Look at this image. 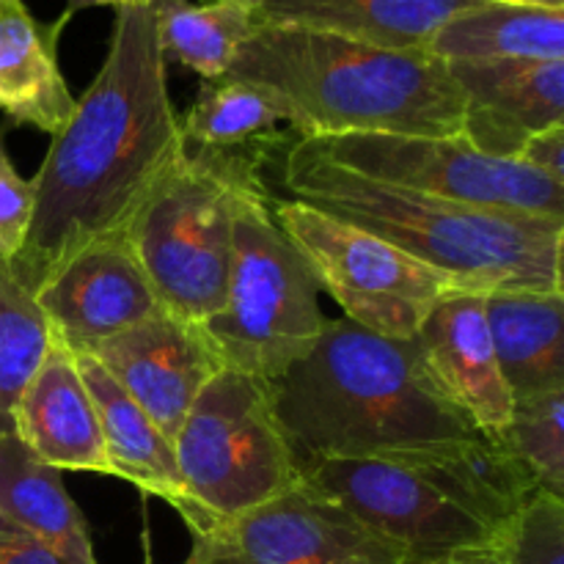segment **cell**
I'll return each instance as SVG.
<instances>
[{
    "label": "cell",
    "instance_id": "cell-19",
    "mask_svg": "<svg viewBox=\"0 0 564 564\" xmlns=\"http://www.w3.org/2000/svg\"><path fill=\"white\" fill-rule=\"evenodd\" d=\"M257 25L334 33L389 50H427L446 20L482 0H246Z\"/></svg>",
    "mask_w": 564,
    "mask_h": 564
},
{
    "label": "cell",
    "instance_id": "cell-31",
    "mask_svg": "<svg viewBox=\"0 0 564 564\" xmlns=\"http://www.w3.org/2000/svg\"><path fill=\"white\" fill-rule=\"evenodd\" d=\"M0 564H72L31 534L0 521Z\"/></svg>",
    "mask_w": 564,
    "mask_h": 564
},
{
    "label": "cell",
    "instance_id": "cell-29",
    "mask_svg": "<svg viewBox=\"0 0 564 564\" xmlns=\"http://www.w3.org/2000/svg\"><path fill=\"white\" fill-rule=\"evenodd\" d=\"M33 218V182L22 180L6 152V135L0 130V259L11 262L25 246Z\"/></svg>",
    "mask_w": 564,
    "mask_h": 564
},
{
    "label": "cell",
    "instance_id": "cell-30",
    "mask_svg": "<svg viewBox=\"0 0 564 564\" xmlns=\"http://www.w3.org/2000/svg\"><path fill=\"white\" fill-rule=\"evenodd\" d=\"M518 163L564 185V124H554L529 138L516 154Z\"/></svg>",
    "mask_w": 564,
    "mask_h": 564
},
{
    "label": "cell",
    "instance_id": "cell-24",
    "mask_svg": "<svg viewBox=\"0 0 564 564\" xmlns=\"http://www.w3.org/2000/svg\"><path fill=\"white\" fill-rule=\"evenodd\" d=\"M154 14L165 61H180L204 80H220L257 28L246 0H154Z\"/></svg>",
    "mask_w": 564,
    "mask_h": 564
},
{
    "label": "cell",
    "instance_id": "cell-18",
    "mask_svg": "<svg viewBox=\"0 0 564 564\" xmlns=\"http://www.w3.org/2000/svg\"><path fill=\"white\" fill-rule=\"evenodd\" d=\"M66 22L64 14L39 22L25 0H0V110L50 138L69 124L77 105L58 66Z\"/></svg>",
    "mask_w": 564,
    "mask_h": 564
},
{
    "label": "cell",
    "instance_id": "cell-33",
    "mask_svg": "<svg viewBox=\"0 0 564 564\" xmlns=\"http://www.w3.org/2000/svg\"><path fill=\"white\" fill-rule=\"evenodd\" d=\"M138 3H147V0H66V11L64 17L69 20L72 14L83 9H94V6H110V9H124V6H138Z\"/></svg>",
    "mask_w": 564,
    "mask_h": 564
},
{
    "label": "cell",
    "instance_id": "cell-14",
    "mask_svg": "<svg viewBox=\"0 0 564 564\" xmlns=\"http://www.w3.org/2000/svg\"><path fill=\"white\" fill-rule=\"evenodd\" d=\"M446 66L463 91V138L490 158L516 160L534 132L564 124V61Z\"/></svg>",
    "mask_w": 564,
    "mask_h": 564
},
{
    "label": "cell",
    "instance_id": "cell-2",
    "mask_svg": "<svg viewBox=\"0 0 564 564\" xmlns=\"http://www.w3.org/2000/svg\"><path fill=\"white\" fill-rule=\"evenodd\" d=\"M297 466L397 457L479 433L435 386L416 339L325 319L306 358L268 383Z\"/></svg>",
    "mask_w": 564,
    "mask_h": 564
},
{
    "label": "cell",
    "instance_id": "cell-8",
    "mask_svg": "<svg viewBox=\"0 0 564 564\" xmlns=\"http://www.w3.org/2000/svg\"><path fill=\"white\" fill-rule=\"evenodd\" d=\"M303 149L336 169L446 202L505 213L564 218V185L518 160L479 152L463 135H391L358 132L297 138Z\"/></svg>",
    "mask_w": 564,
    "mask_h": 564
},
{
    "label": "cell",
    "instance_id": "cell-3",
    "mask_svg": "<svg viewBox=\"0 0 564 564\" xmlns=\"http://www.w3.org/2000/svg\"><path fill=\"white\" fill-rule=\"evenodd\" d=\"M292 202L369 231L438 273L455 292L562 290L564 218L471 207L397 191L292 143L281 165Z\"/></svg>",
    "mask_w": 564,
    "mask_h": 564
},
{
    "label": "cell",
    "instance_id": "cell-5",
    "mask_svg": "<svg viewBox=\"0 0 564 564\" xmlns=\"http://www.w3.org/2000/svg\"><path fill=\"white\" fill-rule=\"evenodd\" d=\"M259 187L257 165L235 149H187V158L130 229L132 251L165 312L207 323L229 281L237 207Z\"/></svg>",
    "mask_w": 564,
    "mask_h": 564
},
{
    "label": "cell",
    "instance_id": "cell-25",
    "mask_svg": "<svg viewBox=\"0 0 564 564\" xmlns=\"http://www.w3.org/2000/svg\"><path fill=\"white\" fill-rule=\"evenodd\" d=\"M286 121L279 97L251 83L204 80L196 102L185 113L182 138L187 149H237Z\"/></svg>",
    "mask_w": 564,
    "mask_h": 564
},
{
    "label": "cell",
    "instance_id": "cell-16",
    "mask_svg": "<svg viewBox=\"0 0 564 564\" xmlns=\"http://www.w3.org/2000/svg\"><path fill=\"white\" fill-rule=\"evenodd\" d=\"M14 435L58 471L108 474L97 408L77 372L75 352L53 336L42 367L14 408Z\"/></svg>",
    "mask_w": 564,
    "mask_h": 564
},
{
    "label": "cell",
    "instance_id": "cell-28",
    "mask_svg": "<svg viewBox=\"0 0 564 564\" xmlns=\"http://www.w3.org/2000/svg\"><path fill=\"white\" fill-rule=\"evenodd\" d=\"M507 564H564V499L538 490L496 543Z\"/></svg>",
    "mask_w": 564,
    "mask_h": 564
},
{
    "label": "cell",
    "instance_id": "cell-17",
    "mask_svg": "<svg viewBox=\"0 0 564 564\" xmlns=\"http://www.w3.org/2000/svg\"><path fill=\"white\" fill-rule=\"evenodd\" d=\"M397 460L411 466L446 501L485 523L496 538L543 490L499 435L474 433Z\"/></svg>",
    "mask_w": 564,
    "mask_h": 564
},
{
    "label": "cell",
    "instance_id": "cell-20",
    "mask_svg": "<svg viewBox=\"0 0 564 564\" xmlns=\"http://www.w3.org/2000/svg\"><path fill=\"white\" fill-rule=\"evenodd\" d=\"M77 372L97 408L105 457L110 477L135 485L141 494L169 501L176 512L185 510V488L176 466L174 444L143 413V408L110 378L94 356H75Z\"/></svg>",
    "mask_w": 564,
    "mask_h": 564
},
{
    "label": "cell",
    "instance_id": "cell-26",
    "mask_svg": "<svg viewBox=\"0 0 564 564\" xmlns=\"http://www.w3.org/2000/svg\"><path fill=\"white\" fill-rule=\"evenodd\" d=\"M53 330L36 297L20 281L11 262L0 259V438L14 433V408L42 367Z\"/></svg>",
    "mask_w": 564,
    "mask_h": 564
},
{
    "label": "cell",
    "instance_id": "cell-34",
    "mask_svg": "<svg viewBox=\"0 0 564 564\" xmlns=\"http://www.w3.org/2000/svg\"><path fill=\"white\" fill-rule=\"evenodd\" d=\"M494 3H532V6H551V9H564V0H494Z\"/></svg>",
    "mask_w": 564,
    "mask_h": 564
},
{
    "label": "cell",
    "instance_id": "cell-15",
    "mask_svg": "<svg viewBox=\"0 0 564 564\" xmlns=\"http://www.w3.org/2000/svg\"><path fill=\"white\" fill-rule=\"evenodd\" d=\"M413 339L446 400L479 433H501L516 400L501 378L485 319V295L446 292Z\"/></svg>",
    "mask_w": 564,
    "mask_h": 564
},
{
    "label": "cell",
    "instance_id": "cell-13",
    "mask_svg": "<svg viewBox=\"0 0 564 564\" xmlns=\"http://www.w3.org/2000/svg\"><path fill=\"white\" fill-rule=\"evenodd\" d=\"M55 339L75 356L160 312L130 237L94 242L61 264L33 292Z\"/></svg>",
    "mask_w": 564,
    "mask_h": 564
},
{
    "label": "cell",
    "instance_id": "cell-11",
    "mask_svg": "<svg viewBox=\"0 0 564 564\" xmlns=\"http://www.w3.org/2000/svg\"><path fill=\"white\" fill-rule=\"evenodd\" d=\"M204 564H408L339 501L301 479L295 488L231 521L193 534Z\"/></svg>",
    "mask_w": 564,
    "mask_h": 564
},
{
    "label": "cell",
    "instance_id": "cell-21",
    "mask_svg": "<svg viewBox=\"0 0 564 564\" xmlns=\"http://www.w3.org/2000/svg\"><path fill=\"white\" fill-rule=\"evenodd\" d=\"M485 319L512 400L564 389V295L490 292Z\"/></svg>",
    "mask_w": 564,
    "mask_h": 564
},
{
    "label": "cell",
    "instance_id": "cell-27",
    "mask_svg": "<svg viewBox=\"0 0 564 564\" xmlns=\"http://www.w3.org/2000/svg\"><path fill=\"white\" fill-rule=\"evenodd\" d=\"M564 389L512 402L510 422L499 435L507 449L534 474L538 485L564 499Z\"/></svg>",
    "mask_w": 564,
    "mask_h": 564
},
{
    "label": "cell",
    "instance_id": "cell-9",
    "mask_svg": "<svg viewBox=\"0 0 564 564\" xmlns=\"http://www.w3.org/2000/svg\"><path fill=\"white\" fill-rule=\"evenodd\" d=\"M273 218L312 270L319 292H328L358 328L386 339H413L446 292L438 273L397 251L369 231L319 209L284 198Z\"/></svg>",
    "mask_w": 564,
    "mask_h": 564
},
{
    "label": "cell",
    "instance_id": "cell-32",
    "mask_svg": "<svg viewBox=\"0 0 564 564\" xmlns=\"http://www.w3.org/2000/svg\"><path fill=\"white\" fill-rule=\"evenodd\" d=\"M424 564H507L499 549H479V551H460V554L444 556V560L424 562Z\"/></svg>",
    "mask_w": 564,
    "mask_h": 564
},
{
    "label": "cell",
    "instance_id": "cell-10",
    "mask_svg": "<svg viewBox=\"0 0 564 564\" xmlns=\"http://www.w3.org/2000/svg\"><path fill=\"white\" fill-rule=\"evenodd\" d=\"M301 477L319 494L339 501L364 527L405 551L408 564L496 549L499 543L485 523L446 501L400 460H317L301 466Z\"/></svg>",
    "mask_w": 564,
    "mask_h": 564
},
{
    "label": "cell",
    "instance_id": "cell-22",
    "mask_svg": "<svg viewBox=\"0 0 564 564\" xmlns=\"http://www.w3.org/2000/svg\"><path fill=\"white\" fill-rule=\"evenodd\" d=\"M0 521L31 534L72 564H97L86 518L58 468L39 460L14 433L0 438Z\"/></svg>",
    "mask_w": 564,
    "mask_h": 564
},
{
    "label": "cell",
    "instance_id": "cell-12",
    "mask_svg": "<svg viewBox=\"0 0 564 564\" xmlns=\"http://www.w3.org/2000/svg\"><path fill=\"white\" fill-rule=\"evenodd\" d=\"M83 356L97 358L171 444L204 386L226 369L202 325L165 308Z\"/></svg>",
    "mask_w": 564,
    "mask_h": 564
},
{
    "label": "cell",
    "instance_id": "cell-35",
    "mask_svg": "<svg viewBox=\"0 0 564 564\" xmlns=\"http://www.w3.org/2000/svg\"><path fill=\"white\" fill-rule=\"evenodd\" d=\"M185 564H204V562H202V554H198V551L193 549L191 556H187V560H185Z\"/></svg>",
    "mask_w": 564,
    "mask_h": 564
},
{
    "label": "cell",
    "instance_id": "cell-1",
    "mask_svg": "<svg viewBox=\"0 0 564 564\" xmlns=\"http://www.w3.org/2000/svg\"><path fill=\"white\" fill-rule=\"evenodd\" d=\"M154 0L116 9L108 55L33 176V218L11 268L31 292L83 248L130 235L185 163Z\"/></svg>",
    "mask_w": 564,
    "mask_h": 564
},
{
    "label": "cell",
    "instance_id": "cell-6",
    "mask_svg": "<svg viewBox=\"0 0 564 564\" xmlns=\"http://www.w3.org/2000/svg\"><path fill=\"white\" fill-rule=\"evenodd\" d=\"M325 319L312 270L275 224L264 187H253L237 207L224 306L204 334L226 369L270 383L312 352Z\"/></svg>",
    "mask_w": 564,
    "mask_h": 564
},
{
    "label": "cell",
    "instance_id": "cell-7",
    "mask_svg": "<svg viewBox=\"0 0 564 564\" xmlns=\"http://www.w3.org/2000/svg\"><path fill=\"white\" fill-rule=\"evenodd\" d=\"M193 534L231 521L301 482V466L275 419L268 383L224 369L187 411L174 438Z\"/></svg>",
    "mask_w": 564,
    "mask_h": 564
},
{
    "label": "cell",
    "instance_id": "cell-4",
    "mask_svg": "<svg viewBox=\"0 0 564 564\" xmlns=\"http://www.w3.org/2000/svg\"><path fill=\"white\" fill-rule=\"evenodd\" d=\"M224 77L279 97L297 138L463 135V91L427 50H389L334 33L257 25Z\"/></svg>",
    "mask_w": 564,
    "mask_h": 564
},
{
    "label": "cell",
    "instance_id": "cell-23",
    "mask_svg": "<svg viewBox=\"0 0 564 564\" xmlns=\"http://www.w3.org/2000/svg\"><path fill=\"white\" fill-rule=\"evenodd\" d=\"M427 53L444 64L564 61V9L482 0L446 20Z\"/></svg>",
    "mask_w": 564,
    "mask_h": 564
}]
</instances>
